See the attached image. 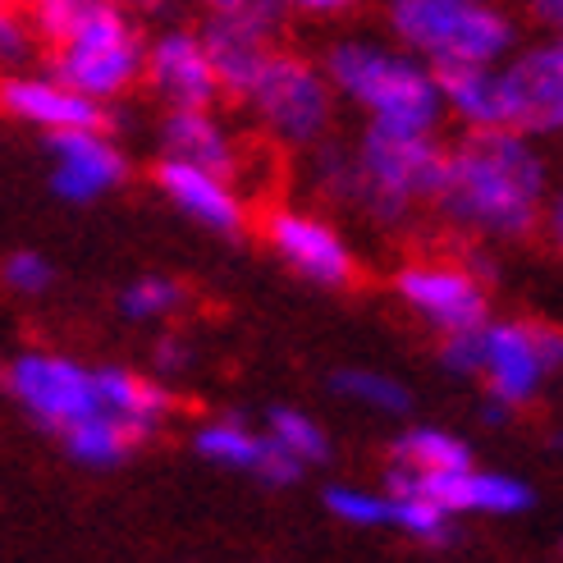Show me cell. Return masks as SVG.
I'll return each mask as SVG.
<instances>
[{
	"label": "cell",
	"mask_w": 563,
	"mask_h": 563,
	"mask_svg": "<svg viewBox=\"0 0 563 563\" xmlns=\"http://www.w3.org/2000/svg\"><path fill=\"white\" fill-rule=\"evenodd\" d=\"M449 518L435 499L427 495H389V527L408 531V537L417 541H431V545H444L449 537H454V527H449Z\"/></svg>",
	"instance_id": "d4e9b609"
},
{
	"label": "cell",
	"mask_w": 563,
	"mask_h": 563,
	"mask_svg": "<svg viewBox=\"0 0 563 563\" xmlns=\"http://www.w3.org/2000/svg\"><path fill=\"white\" fill-rule=\"evenodd\" d=\"M46 65L101 106L124 101L147 78V27L115 0H27Z\"/></svg>",
	"instance_id": "7a4b0ae2"
},
{
	"label": "cell",
	"mask_w": 563,
	"mask_h": 563,
	"mask_svg": "<svg viewBox=\"0 0 563 563\" xmlns=\"http://www.w3.org/2000/svg\"><path fill=\"white\" fill-rule=\"evenodd\" d=\"M0 279H5V285H10L14 294L33 298V294H46V289H51L55 271H51V262H46V257H37V252H10L5 266H0Z\"/></svg>",
	"instance_id": "f1b7e54d"
},
{
	"label": "cell",
	"mask_w": 563,
	"mask_h": 563,
	"mask_svg": "<svg viewBox=\"0 0 563 563\" xmlns=\"http://www.w3.org/2000/svg\"><path fill=\"white\" fill-rule=\"evenodd\" d=\"M554 444H559V449H563V431H559V440H554Z\"/></svg>",
	"instance_id": "d590c367"
},
{
	"label": "cell",
	"mask_w": 563,
	"mask_h": 563,
	"mask_svg": "<svg viewBox=\"0 0 563 563\" xmlns=\"http://www.w3.org/2000/svg\"><path fill=\"white\" fill-rule=\"evenodd\" d=\"M252 476H262L266 486H294L298 476H302V459L266 431L262 435V459H257V467H252Z\"/></svg>",
	"instance_id": "1f68e13d"
},
{
	"label": "cell",
	"mask_w": 563,
	"mask_h": 563,
	"mask_svg": "<svg viewBox=\"0 0 563 563\" xmlns=\"http://www.w3.org/2000/svg\"><path fill=\"white\" fill-rule=\"evenodd\" d=\"M161 156H175L202 170L243 179V143L239 133L216 115V106H184V110H165L161 120Z\"/></svg>",
	"instance_id": "2e32d148"
},
{
	"label": "cell",
	"mask_w": 563,
	"mask_h": 563,
	"mask_svg": "<svg viewBox=\"0 0 563 563\" xmlns=\"http://www.w3.org/2000/svg\"><path fill=\"white\" fill-rule=\"evenodd\" d=\"M545 234L554 247H563V184L550 192V207H545Z\"/></svg>",
	"instance_id": "836d02e7"
},
{
	"label": "cell",
	"mask_w": 563,
	"mask_h": 563,
	"mask_svg": "<svg viewBox=\"0 0 563 563\" xmlns=\"http://www.w3.org/2000/svg\"><path fill=\"white\" fill-rule=\"evenodd\" d=\"M334 389L349 394V399H357V404L376 408V412H408L412 408V394L394 376H380V372H340L334 376Z\"/></svg>",
	"instance_id": "484cf974"
},
{
	"label": "cell",
	"mask_w": 563,
	"mask_h": 563,
	"mask_svg": "<svg viewBox=\"0 0 563 563\" xmlns=\"http://www.w3.org/2000/svg\"><path fill=\"white\" fill-rule=\"evenodd\" d=\"M271 435L285 444V449H294L302 463H325V459H330L325 431L317 427L312 417H302V412H294V408H275V412H271Z\"/></svg>",
	"instance_id": "4316f807"
},
{
	"label": "cell",
	"mask_w": 563,
	"mask_h": 563,
	"mask_svg": "<svg viewBox=\"0 0 563 563\" xmlns=\"http://www.w3.org/2000/svg\"><path fill=\"white\" fill-rule=\"evenodd\" d=\"M234 101L266 143L285 152H312L317 143H325L334 129V110H340V92H334L321 55H302L285 42L266 55V65L252 74Z\"/></svg>",
	"instance_id": "5b68a950"
},
{
	"label": "cell",
	"mask_w": 563,
	"mask_h": 563,
	"mask_svg": "<svg viewBox=\"0 0 563 563\" xmlns=\"http://www.w3.org/2000/svg\"><path fill=\"white\" fill-rule=\"evenodd\" d=\"M435 74H440L444 115L459 129H504L499 60L495 65H449Z\"/></svg>",
	"instance_id": "ac0fdd59"
},
{
	"label": "cell",
	"mask_w": 563,
	"mask_h": 563,
	"mask_svg": "<svg viewBox=\"0 0 563 563\" xmlns=\"http://www.w3.org/2000/svg\"><path fill=\"white\" fill-rule=\"evenodd\" d=\"M266 243L294 275L312 279V285L344 289V285H353V275H357L349 239L317 211H302V207L266 211Z\"/></svg>",
	"instance_id": "7c38bea8"
},
{
	"label": "cell",
	"mask_w": 563,
	"mask_h": 563,
	"mask_svg": "<svg viewBox=\"0 0 563 563\" xmlns=\"http://www.w3.org/2000/svg\"><path fill=\"white\" fill-rule=\"evenodd\" d=\"M504 92V129H518L537 143L563 137V37L518 42L499 60Z\"/></svg>",
	"instance_id": "52a82bcc"
},
{
	"label": "cell",
	"mask_w": 563,
	"mask_h": 563,
	"mask_svg": "<svg viewBox=\"0 0 563 563\" xmlns=\"http://www.w3.org/2000/svg\"><path fill=\"white\" fill-rule=\"evenodd\" d=\"M325 504H330V514L344 518L349 527H380V522H389V495H376V490L330 486Z\"/></svg>",
	"instance_id": "83f0119b"
},
{
	"label": "cell",
	"mask_w": 563,
	"mask_h": 563,
	"mask_svg": "<svg viewBox=\"0 0 563 563\" xmlns=\"http://www.w3.org/2000/svg\"><path fill=\"white\" fill-rule=\"evenodd\" d=\"M404 307L440 334L486 325V285L482 275L459 262H408L394 275Z\"/></svg>",
	"instance_id": "8fae6325"
},
{
	"label": "cell",
	"mask_w": 563,
	"mask_h": 563,
	"mask_svg": "<svg viewBox=\"0 0 563 563\" xmlns=\"http://www.w3.org/2000/svg\"><path fill=\"white\" fill-rule=\"evenodd\" d=\"M37 55H46L37 19L19 0H0V74H14L37 65Z\"/></svg>",
	"instance_id": "7402d4cb"
},
{
	"label": "cell",
	"mask_w": 563,
	"mask_h": 563,
	"mask_svg": "<svg viewBox=\"0 0 563 563\" xmlns=\"http://www.w3.org/2000/svg\"><path fill=\"white\" fill-rule=\"evenodd\" d=\"M115 5H124V10H133V14H156V10L170 5V0H115Z\"/></svg>",
	"instance_id": "e575fe53"
},
{
	"label": "cell",
	"mask_w": 563,
	"mask_h": 563,
	"mask_svg": "<svg viewBox=\"0 0 563 563\" xmlns=\"http://www.w3.org/2000/svg\"><path fill=\"white\" fill-rule=\"evenodd\" d=\"M197 454L211 463H224V467L252 472L262 459V435H252L243 421H211V427L197 431Z\"/></svg>",
	"instance_id": "603a6c76"
},
{
	"label": "cell",
	"mask_w": 563,
	"mask_h": 563,
	"mask_svg": "<svg viewBox=\"0 0 563 563\" xmlns=\"http://www.w3.org/2000/svg\"><path fill=\"white\" fill-rule=\"evenodd\" d=\"M188 362H192V357H188L184 340H161V344H156V372H161V376H179Z\"/></svg>",
	"instance_id": "d6a6232c"
},
{
	"label": "cell",
	"mask_w": 563,
	"mask_h": 563,
	"mask_svg": "<svg viewBox=\"0 0 563 563\" xmlns=\"http://www.w3.org/2000/svg\"><path fill=\"white\" fill-rule=\"evenodd\" d=\"M156 188L165 192V202H170L184 220L197 224V230L220 234V239L243 234V224H247V197H243L239 179L202 170V165H188V161H175V156H161Z\"/></svg>",
	"instance_id": "9a60e30c"
},
{
	"label": "cell",
	"mask_w": 563,
	"mask_h": 563,
	"mask_svg": "<svg viewBox=\"0 0 563 563\" xmlns=\"http://www.w3.org/2000/svg\"><path fill=\"white\" fill-rule=\"evenodd\" d=\"M321 65L340 101L353 106L367 124L440 133V74L389 33H334L321 46Z\"/></svg>",
	"instance_id": "3957f363"
},
{
	"label": "cell",
	"mask_w": 563,
	"mask_h": 563,
	"mask_svg": "<svg viewBox=\"0 0 563 563\" xmlns=\"http://www.w3.org/2000/svg\"><path fill=\"white\" fill-rule=\"evenodd\" d=\"M10 389H14V399L51 431H65V427H74V421L101 412L97 372L78 367V362H69V357H55V353L14 357Z\"/></svg>",
	"instance_id": "30bf717a"
},
{
	"label": "cell",
	"mask_w": 563,
	"mask_h": 563,
	"mask_svg": "<svg viewBox=\"0 0 563 563\" xmlns=\"http://www.w3.org/2000/svg\"><path fill=\"white\" fill-rule=\"evenodd\" d=\"M97 385H101V408L115 412L137 440H147L161 427V417L170 412V389L156 385V380L133 376V372L101 367L97 372Z\"/></svg>",
	"instance_id": "d6986e66"
},
{
	"label": "cell",
	"mask_w": 563,
	"mask_h": 563,
	"mask_svg": "<svg viewBox=\"0 0 563 563\" xmlns=\"http://www.w3.org/2000/svg\"><path fill=\"white\" fill-rule=\"evenodd\" d=\"M0 110H5L10 120L27 124V129H42V133L110 124L106 106L82 97L78 88H69L51 65L46 69L27 65V69H14V74H0Z\"/></svg>",
	"instance_id": "5bb4252c"
},
{
	"label": "cell",
	"mask_w": 563,
	"mask_h": 563,
	"mask_svg": "<svg viewBox=\"0 0 563 563\" xmlns=\"http://www.w3.org/2000/svg\"><path fill=\"white\" fill-rule=\"evenodd\" d=\"M550 192V161L537 137L518 129H463L444 152V179L431 207L459 234L514 243L545 224Z\"/></svg>",
	"instance_id": "6da1fadb"
},
{
	"label": "cell",
	"mask_w": 563,
	"mask_h": 563,
	"mask_svg": "<svg viewBox=\"0 0 563 563\" xmlns=\"http://www.w3.org/2000/svg\"><path fill=\"white\" fill-rule=\"evenodd\" d=\"M394 459L399 463H412L417 472H449V467H467L472 463V449L449 435V431H435V427H412L394 440Z\"/></svg>",
	"instance_id": "44dd1931"
},
{
	"label": "cell",
	"mask_w": 563,
	"mask_h": 563,
	"mask_svg": "<svg viewBox=\"0 0 563 563\" xmlns=\"http://www.w3.org/2000/svg\"><path fill=\"white\" fill-rule=\"evenodd\" d=\"M289 19H302V23H349L357 14H367L380 0H279Z\"/></svg>",
	"instance_id": "f546056e"
},
{
	"label": "cell",
	"mask_w": 563,
	"mask_h": 563,
	"mask_svg": "<svg viewBox=\"0 0 563 563\" xmlns=\"http://www.w3.org/2000/svg\"><path fill=\"white\" fill-rule=\"evenodd\" d=\"M357 152V211L399 230L412 220L417 207H431L440 179H444V143L440 133H412V129H380L367 124L353 143Z\"/></svg>",
	"instance_id": "8992f818"
},
{
	"label": "cell",
	"mask_w": 563,
	"mask_h": 563,
	"mask_svg": "<svg viewBox=\"0 0 563 563\" xmlns=\"http://www.w3.org/2000/svg\"><path fill=\"white\" fill-rule=\"evenodd\" d=\"M563 362V334L554 325L486 321L482 325V380L486 394L509 408L537 399L545 372Z\"/></svg>",
	"instance_id": "ba28073f"
},
{
	"label": "cell",
	"mask_w": 563,
	"mask_h": 563,
	"mask_svg": "<svg viewBox=\"0 0 563 563\" xmlns=\"http://www.w3.org/2000/svg\"><path fill=\"white\" fill-rule=\"evenodd\" d=\"M19 5H27V0H19Z\"/></svg>",
	"instance_id": "8d00e7d4"
},
{
	"label": "cell",
	"mask_w": 563,
	"mask_h": 563,
	"mask_svg": "<svg viewBox=\"0 0 563 563\" xmlns=\"http://www.w3.org/2000/svg\"><path fill=\"white\" fill-rule=\"evenodd\" d=\"M46 156H51L55 197H65L74 207H88L129 179V156L115 137L106 133V124L46 133Z\"/></svg>",
	"instance_id": "4fadbf2b"
},
{
	"label": "cell",
	"mask_w": 563,
	"mask_h": 563,
	"mask_svg": "<svg viewBox=\"0 0 563 563\" xmlns=\"http://www.w3.org/2000/svg\"><path fill=\"white\" fill-rule=\"evenodd\" d=\"M440 362H444V372L467 376V380H482V325H476V330H459V334H444Z\"/></svg>",
	"instance_id": "4dcf8cb0"
},
{
	"label": "cell",
	"mask_w": 563,
	"mask_h": 563,
	"mask_svg": "<svg viewBox=\"0 0 563 563\" xmlns=\"http://www.w3.org/2000/svg\"><path fill=\"white\" fill-rule=\"evenodd\" d=\"M184 307V285L170 275H143L120 294V317L129 321H161Z\"/></svg>",
	"instance_id": "cb8c5ba5"
},
{
	"label": "cell",
	"mask_w": 563,
	"mask_h": 563,
	"mask_svg": "<svg viewBox=\"0 0 563 563\" xmlns=\"http://www.w3.org/2000/svg\"><path fill=\"white\" fill-rule=\"evenodd\" d=\"M435 499L444 514H522L531 509V486H522L518 476L504 472H476L467 467H449V472H421V490Z\"/></svg>",
	"instance_id": "e0dca14e"
},
{
	"label": "cell",
	"mask_w": 563,
	"mask_h": 563,
	"mask_svg": "<svg viewBox=\"0 0 563 563\" xmlns=\"http://www.w3.org/2000/svg\"><path fill=\"white\" fill-rule=\"evenodd\" d=\"M380 23L431 69L495 65L522 42L509 0H380Z\"/></svg>",
	"instance_id": "277c9868"
},
{
	"label": "cell",
	"mask_w": 563,
	"mask_h": 563,
	"mask_svg": "<svg viewBox=\"0 0 563 563\" xmlns=\"http://www.w3.org/2000/svg\"><path fill=\"white\" fill-rule=\"evenodd\" d=\"M133 444H137V435L110 408H101L92 417L74 421V427H65V449L78 463H88V467H115V463H124Z\"/></svg>",
	"instance_id": "ffe728a7"
},
{
	"label": "cell",
	"mask_w": 563,
	"mask_h": 563,
	"mask_svg": "<svg viewBox=\"0 0 563 563\" xmlns=\"http://www.w3.org/2000/svg\"><path fill=\"white\" fill-rule=\"evenodd\" d=\"M143 88L165 106H216L224 97V82L216 69V55L207 46L202 23H165L147 37V78Z\"/></svg>",
	"instance_id": "9c48e42d"
}]
</instances>
